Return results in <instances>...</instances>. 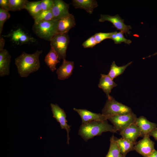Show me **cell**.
Listing matches in <instances>:
<instances>
[{
  "label": "cell",
  "mask_w": 157,
  "mask_h": 157,
  "mask_svg": "<svg viewBox=\"0 0 157 157\" xmlns=\"http://www.w3.org/2000/svg\"><path fill=\"white\" fill-rule=\"evenodd\" d=\"M99 21L101 22L106 21L110 22L117 30L125 33L126 35V33L129 34L131 33L129 30L131 28V26L126 25L124 23V20L122 19L118 15L112 16L101 14L100 15V17Z\"/></svg>",
  "instance_id": "9"
},
{
  "label": "cell",
  "mask_w": 157,
  "mask_h": 157,
  "mask_svg": "<svg viewBox=\"0 0 157 157\" xmlns=\"http://www.w3.org/2000/svg\"><path fill=\"white\" fill-rule=\"evenodd\" d=\"M120 134L124 139L134 143L136 142L137 139L141 136L140 130L135 123L120 131Z\"/></svg>",
  "instance_id": "14"
},
{
  "label": "cell",
  "mask_w": 157,
  "mask_h": 157,
  "mask_svg": "<svg viewBox=\"0 0 157 157\" xmlns=\"http://www.w3.org/2000/svg\"><path fill=\"white\" fill-rule=\"evenodd\" d=\"M5 40L3 38L0 37V51L4 49Z\"/></svg>",
  "instance_id": "34"
},
{
  "label": "cell",
  "mask_w": 157,
  "mask_h": 157,
  "mask_svg": "<svg viewBox=\"0 0 157 157\" xmlns=\"http://www.w3.org/2000/svg\"><path fill=\"white\" fill-rule=\"evenodd\" d=\"M124 33L121 31L113 32L110 39L113 40L115 44H120L123 42L125 44H130L132 42L131 41L125 38L123 35Z\"/></svg>",
  "instance_id": "26"
},
{
  "label": "cell",
  "mask_w": 157,
  "mask_h": 157,
  "mask_svg": "<svg viewBox=\"0 0 157 157\" xmlns=\"http://www.w3.org/2000/svg\"><path fill=\"white\" fill-rule=\"evenodd\" d=\"M51 47L57 53L59 60L65 59L66 51L69 42L68 33L57 34L50 41Z\"/></svg>",
  "instance_id": "5"
},
{
  "label": "cell",
  "mask_w": 157,
  "mask_h": 157,
  "mask_svg": "<svg viewBox=\"0 0 157 157\" xmlns=\"http://www.w3.org/2000/svg\"><path fill=\"white\" fill-rule=\"evenodd\" d=\"M40 1L43 11L51 10L53 7V0H42Z\"/></svg>",
  "instance_id": "30"
},
{
  "label": "cell",
  "mask_w": 157,
  "mask_h": 157,
  "mask_svg": "<svg viewBox=\"0 0 157 157\" xmlns=\"http://www.w3.org/2000/svg\"><path fill=\"white\" fill-rule=\"evenodd\" d=\"M73 110L80 116L82 120V124L92 121H103L107 120L106 117L102 114L94 113L85 109L74 108Z\"/></svg>",
  "instance_id": "12"
},
{
  "label": "cell",
  "mask_w": 157,
  "mask_h": 157,
  "mask_svg": "<svg viewBox=\"0 0 157 157\" xmlns=\"http://www.w3.org/2000/svg\"><path fill=\"white\" fill-rule=\"evenodd\" d=\"M74 67L73 61L63 60L62 64L56 69L58 79L64 80L69 78L72 74Z\"/></svg>",
  "instance_id": "16"
},
{
  "label": "cell",
  "mask_w": 157,
  "mask_h": 157,
  "mask_svg": "<svg viewBox=\"0 0 157 157\" xmlns=\"http://www.w3.org/2000/svg\"><path fill=\"white\" fill-rule=\"evenodd\" d=\"M133 113L131 108L118 102L110 96L107 100L102 110V114L107 117L115 115L127 114Z\"/></svg>",
  "instance_id": "4"
},
{
  "label": "cell",
  "mask_w": 157,
  "mask_h": 157,
  "mask_svg": "<svg viewBox=\"0 0 157 157\" xmlns=\"http://www.w3.org/2000/svg\"><path fill=\"white\" fill-rule=\"evenodd\" d=\"M10 17V15L8 11L0 8V35L2 31L4 24L5 22Z\"/></svg>",
  "instance_id": "28"
},
{
  "label": "cell",
  "mask_w": 157,
  "mask_h": 157,
  "mask_svg": "<svg viewBox=\"0 0 157 157\" xmlns=\"http://www.w3.org/2000/svg\"><path fill=\"white\" fill-rule=\"evenodd\" d=\"M50 106L53 117L59 123L61 129H65L66 131L67 138V144H69L70 139L69 134L71 126L67 123L66 114L64 110L60 108L58 104L51 103Z\"/></svg>",
  "instance_id": "7"
},
{
  "label": "cell",
  "mask_w": 157,
  "mask_h": 157,
  "mask_svg": "<svg viewBox=\"0 0 157 157\" xmlns=\"http://www.w3.org/2000/svg\"><path fill=\"white\" fill-rule=\"evenodd\" d=\"M132 63L131 62L126 65L118 66L115 64L114 61L112 63L110 66V69L107 74L112 79H113L117 76L122 74L126 68Z\"/></svg>",
  "instance_id": "24"
},
{
  "label": "cell",
  "mask_w": 157,
  "mask_h": 157,
  "mask_svg": "<svg viewBox=\"0 0 157 157\" xmlns=\"http://www.w3.org/2000/svg\"><path fill=\"white\" fill-rule=\"evenodd\" d=\"M34 19V23H36L42 21L51 20L55 19L53 16L51 10H50L42 11Z\"/></svg>",
  "instance_id": "27"
},
{
  "label": "cell",
  "mask_w": 157,
  "mask_h": 157,
  "mask_svg": "<svg viewBox=\"0 0 157 157\" xmlns=\"http://www.w3.org/2000/svg\"><path fill=\"white\" fill-rule=\"evenodd\" d=\"M108 120L103 121H92L82 124L78 134L85 142L95 136L101 135L104 132L115 133L113 126L109 124Z\"/></svg>",
  "instance_id": "2"
},
{
  "label": "cell",
  "mask_w": 157,
  "mask_h": 157,
  "mask_svg": "<svg viewBox=\"0 0 157 157\" xmlns=\"http://www.w3.org/2000/svg\"><path fill=\"white\" fill-rule=\"evenodd\" d=\"M76 24L74 16L69 13L58 20L57 34L68 33Z\"/></svg>",
  "instance_id": "10"
},
{
  "label": "cell",
  "mask_w": 157,
  "mask_h": 157,
  "mask_svg": "<svg viewBox=\"0 0 157 157\" xmlns=\"http://www.w3.org/2000/svg\"><path fill=\"white\" fill-rule=\"evenodd\" d=\"M42 52V50H38L33 54L23 52L15 58V63L21 77H26L39 70L40 67L39 56Z\"/></svg>",
  "instance_id": "1"
},
{
  "label": "cell",
  "mask_w": 157,
  "mask_h": 157,
  "mask_svg": "<svg viewBox=\"0 0 157 157\" xmlns=\"http://www.w3.org/2000/svg\"><path fill=\"white\" fill-rule=\"evenodd\" d=\"M28 1L27 0H9L10 11H19L25 9Z\"/></svg>",
  "instance_id": "25"
},
{
  "label": "cell",
  "mask_w": 157,
  "mask_h": 157,
  "mask_svg": "<svg viewBox=\"0 0 157 157\" xmlns=\"http://www.w3.org/2000/svg\"><path fill=\"white\" fill-rule=\"evenodd\" d=\"M58 20L43 21L34 23L32 29L35 35L40 38L50 41L57 34Z\"/></svg>",
  "instance_id": "3"
},
{
  "label": "cell",
  "mask_w": 157,
  "mask_h": 157,
  "mask_svg": "<svg viewBox=\"0 0 157 157\" xmlns=\"http://www.w3.org/2000/svg\"><path fill=\"white\" fill-rule=\"evenodd\" d=\"M121 153L126 157V154L129 151L134 150V147L136 143H134L122 138L118 139L115 137Z\"/></svg>",
  "instance_id": "21"
},
{
  "label": "cell",
  "mask_w": 157,
  "mask_h": 157,
  "mask_svg": "<svg viewBox=\"0 0 157 157\" xmlns=\"http://www.w3.org/2000/svg\"><path fill=\"white\" fill-rule=\"evenodd\" d=\"M101 75V77L99 79L98 87L102 89L108 98L110 96L109 94L112 90L113 88L117 86V84L108 75Z\"/></svg>",
  "instance_id": "18"
},
{
  "label": "cell",
  "mask_w": 157,
  "mask_h": 157,
  "mask_svg": "<svg viewBox=\"0 0 157 157\" xmlns=\"http://www.w3.org/2000/svg\"><path fill=\"white\" fill-rule=\"evenodd\" d=\"M157 55V52H156V53H154V54L152 55H150V56H148V57H150L152 56H154V55Z\"/></svg>",
  "instance_id": "36"
},
{
  "label": "cell",
  "mask_w": 157,
  "mask_h": 157,
  "mask_svg": "<svg viewBox=\"0 0 157 157\" xmlns=\"http://www.w3.org/2000/svg\"><path fill=\"white\" fill-rule=\"evenodd\" d=\"M8 36L10 37L12 40L17 45L33 43L36 40L25 33L19 28L10 33Z\"/></svg>",
  "instance_id": "11"
},
{
  "label": "cell",
  "mask_w": 157,
  "mask_h": 157,
  "mask_svg": "<svg viewBox=\"0 0 157 157\" xmlns=\"http://www.w3.org/2000/svg\"><path fill=\"white\" fill-rule=\"evenodd\" d=\"M148 157H157V151L155 149Z\"/></svg>",
  "instance_id": "35"
},
{
  "label": "cell",
  "mask_w": 157,
  "mask_h": 157,
  "mask_svg": "<svg viewBox=\"0 0 157 157\" xmlns=\"http://www.w3.org/2000/svg\"><path fill=\"white\" fill-rule=\"evenodd\" d=\"M110 142L109 149L106 157H125L121 153L113 135L110 137Z\"/></svg>",
  "instance_id": "23"
},
{
  "label": "cell",
  "mask_w": 157,
  "mask_h": 157,
  "mask_svg": "<svg viewBox=\"0 0 157 157\" xmlns=\"http://www.w3.org/2000/svg\"><path fill=\"white\" fill-rule=\"evenodd\" d=\"M44 60L45 63L52 72L56 69V65L60 62L57 53L51 47L49 52L45 57Z\"/></svg>",
  "instance_id": "20"
},
{
  "label": "cell",
  "mask_w": 157,
  "mask_h": 157,
  "mask_svg": "<svg viewBox=\"0 0 157 157\" xmlns=\"http://www.w3.org/2000/svg\"><path fill=\"white\" fill-rule=\"evenodd\" d=\"M25 9L26 10L34 19L43 11L40 1H28L26 4Z\"/></svg>",
  "instance_id": "22"
},
{
  "label": "cell",
  "mask_w": 157,
  "mask_h": 157,
  "mask_svg": "<svg viewBox=\"0 0 157 157\" xmlns=\"http://www.w3.org/2000/svg\"><path fill=\"white\" fill-rule=\"evenodd\" d=\"M134 123L140 130L141 137H144L146 135L149 134V133L157 126L156 124L149 121L143 116L137 118Z\"/></svg>",
  "instance_id": "15"
},
{
  "label": "cell",
  "mask_w": 157,
  "mask_h": 157,
  "mask_svg": "<svg viewBox=\"0 0 157 157\" xmlns=\"http://www.w3.org/2000/svg\"><path fill=\"white\" fill-rule=\"evenodd\" d=\"M97 44L94 35L92 36L82 44L84 48H92Z\"/></svg>",
  "instance_id": "31"
},
{
  "label": "cell",
  "mask_w": 157,
  "mask_h": 157,
  "mask_svg": "<svg viewBox=\"0 0 157 157\" xmlns=\"http://www.w3.org/2000/svg\"><path fill=\"white\" fill-rule=\"evenodd\" d=\"M113 32L97 33L94 36L97 43L98 44L106 39H110Z\"/></svg>",
  "instance_id": "29"
},
{
  "label": "cell",
  "mask_w": 157,
  "mask_h": 157,
  "mask_svg": "<svg viewBox=\"0 0 157 157\" xmlns=\"http://www.w3.org/2000/svg\"><path fill=\"white\" fill-rule=\"evenodd\" d=\"M149 136V134L145 135L134 145V150L143 157H148L155 150V143L150 139Z\"/></svg>",
  "instance_id": "8"
},
{
  "label": "cell",
  "mask_w": 157,
  "mask_h": 157,
  "mask_svg": "<svg viewBox=\"0 0 157 157\" xmlns=\"http://www.w3.org/2000/svg\"><path fill=\"white\" fill-rule=\"evenodd\" d=\"M0 8L7 11H10L9 0H0Z\"/></svg>",
  "instance_id": "32"
},
{
  "label": "cell",
  "mask_w": 157,
  "mask_h": 157,
  "mask_svg": "<svg viewBox=\"0 0 157 157\" xmlns=\"http://www.w3.org/2000/svg\"><path fill=\"white\" fill-rule=\"evenodd\" d=\"M137 118L133 113L126 114L113 115L107 117L113 124L115 133L120 132L135 123Z\"/></svg>",
  "instance_id": "6"
},
{
  "label": "cell",
  "mask_w": 157,
  "mask_h": 157,
  "mask_svg": "<svg viewBox=\"0 0 157 157\" xmlns=\"http://www.w3.org/2000/svg\"><path fill=\"white\" fill-rule=\"evenodd\" d=\"M11 56L6 49L0 51V76L8 75L10 73Z\"/></svg>",
  "instance_id": "17"
},
{
  "label": "cell",
  "mask_w": 157,
  "mask_h": 157,
  "mask_svg": "<svg viewBox=\"0 0 157 157\" xmlns=\"http://www.w3.org/2000/svg\"><path fill=\"white\" fill-rule=\"evenodd\" d=\"M72 4L75 8L83 9L90 14H92L94 9L98 6L95 0H73Z\"/></svg>",
  "instance_id": "19"
},
{
  "label": "cell",
  "mask_w": 157,
  "mask_h": 157,
  "mask_svg": "<svg viewBox=\"0 0 157 157\" xmlns=\"http://www.w3.org/2000/svg\"><path fill=\"white\" fill-rule=\"evenodd\" d=\"M53 6L51 9L54 19L58 20L69 13V5L62 0H53Z\"/></svg>",
  "instance_id": "13"
},
{
  "label": "cell",
  "mask_w": 157,
  "mask_h": 157,
  "mask_svg": "<svg viewBox=\"0 0 157 157\" xmlns=\"http://www.w3.org/2000/svg\"><path fill=\"white\" fill-rule=\"evenodd\" d=\"M149 135L153 136L157 141V128L156 127L150 132Z\"/></svg>",
  "instance_id": "33"
}]
</instances>
